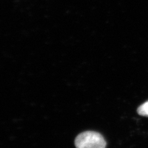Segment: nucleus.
Listing matches in <instances>:
<instances>
[{"label": "nucleus", "instance_id": "obj_1", "mask_svg": "<svg viewBox=\"0 0 148 148\" xmlns=\"http://www.w3.org/2000/svg\"><path fill=\"white\" fill-rule=\"evenodd\" d=\"M106 141L100 133L87 131L78 135L75 140L77 148H106Z\"/></svg>", "mask_w": 148, "mask_h": 148}, {"label": "nucleus", "instance_id": "obj_2", "mask_svg": "<svg viewBox=\"0 0 148 148\" xmlns=\"http://www.w3.org/2000/svg\"><path fill=\"white\" fill-rule=\"evenodd\" d=\"M137 112L139 115L144 117H148V101L141 104L138 108Z\"/></svg>", "mask_w": 148, "mask_h": 148}]
</instances>
